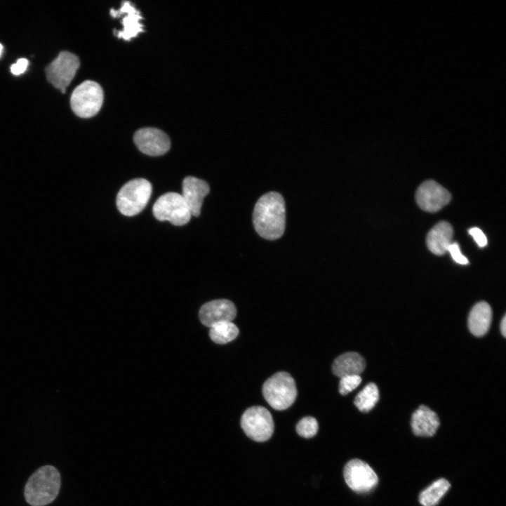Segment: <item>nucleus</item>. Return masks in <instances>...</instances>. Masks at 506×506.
Listing matches in <instances>:
<instances>
[{
    "label": "nucleus",
    "mask_w": 506,
    "mask_h": 506,
    "mask_svg": "<svg viewBox=\"0 0 506 506\" xmlns=\"http://www.w3.org/2000/svg\"><path fill=\"white\" fill-rule=\"evenodd\" d=\"M258 234L267 240H277L286 229V205L283 197L277 192L262 196L257 202L253 215Z\"/></svg>",
    "instance_id": "1"
},
{
    "label": "nucleus",
    "mask_w": 506,
    "mask_h": 506,
    "mask_svg": "<svg viewBox=\"0 0 506 506\" xmlns=\"http://www.w3.org/2000/svg\"><path fill=\"white\" fill-rule=\"evenodd\" d=\"M62 479L58 470L46 465L36 470L25 487L27 501L33 506H45L53 502L61 488Z\"/></svg>",
    "instance_id": "2"
},
{
    "label": "nucleus",
    "mask_w": 506,
    "mask_h": 506,
    "mask_svg": "<svg viewBox=\"0 0 506 506\" xmlns=\"http://www.w3.org/2000/svg\"><path fill=\"white\" fill-rule=\"evenodd\" d=\"M262 393L267 402L274 409L283 411L295 402L298 390L293 377L286 372L281 371L264 383Z\"/></svg>",
    "instance_id": "3"
},
{
    "label": "nucleus",
    "mask_w": 506,
    "mask_h": 506,
    "mask_svg": "<svg viewBox=\"0 0 506 506\" xmlns=\"http://www.w3.org/2000/svg\"><path fill=\"white\" fill-rule=\"evenodd\" d=\"M152 194V185L145 179L128 182L117 196V207L125 216L133 217L140 213L148 204Z\"/></svg>",
    "instance_id": "4"
},
{
    "label": "nucleus",
    "mask_w": 506,
    "mask_h": 506,
    "mask_svg": "<svg viewBox=\"0 0 506 506\" xmlns=\"http://www.w3.org/2000/svg\"><path fill=\"white\" fill-rule=\"evenodd\" d=\"M103 102L104 91L102 87L94 81H87L74 91L71 106L76 115L89 119L99 113Z\"/></svg>",
    "instance_id": "5"
},
{
    "label": "nucleus",
    "mask_w": 506,
    "mask_h": 506,
    "mask_svg": "<svg viewBox=\"0 0 506 506\" xmlns=\"http://www.w3.org/2000/svg\"><path fill=\"white\" fill-rule=\"evenodd\" d=\"M153 213L158 220L168 221L175 226L186 225L192 216L182 196L175 192L161 196L155 203Z\"/></svg>",
    "instance_id": "6"
},
{
    "label": "nucleus",
    "mask_w": 506,
    "mask_h": 506,
    "mask_svg": "<svg viewBox=\"0 0 506 506\" xmlns=\"http://www.w3.org/2000/svg\"><path fill=\"white\" fill-rule=\"evenodd\" d=\"M241 424L246 434L259 442L270 439L274 430L272 414L267 408L260 406L248 408L242 415Z\"/></svg>",
    "instance_id": "7"
},
{
    "label": "nucleus",
    "mask_w": 506,
    "mask_h": 506,
    "mask_svg": "<svg viewBox=\"0 0 506 506\" xmlns=\"http://www.w3.org/2000/svg\"><path fill=\"white\" fill-rule=\"evenodd\" d=\"M80 67L79 58L69 52H62L58 58L47 67L46 72L49 82L62 93L74 80Z\"/></svg>",
    "instance_id": "8"
},
{
    "label": "nucleus",
    "mask_w": 506,
    "mask_h": 506,
    "mask_svg": "<svg viewBox=\"0 0 506 506\" xmlns=\"http://www.w3.org/2000/svg\"><path fill=\"white\" fill-rule=\"evenodd\" d=\"M344 477L348 486L357 493H366L373 490L378 483V477L366 462L353 459L344 468Z\"/></svg>",
    "instance_id": "9"
},
{
    "label": "nucleus",
    "mask_w": 506,
    "mask_h": 506,
    "mask_svg": "<svg viewBox=\"0 0 506 506\" xmlns=\"http://www.w3.org/2000/svg\"><path fill=\"white\" fill-rule=\"evenodd\" d=\"M451 200L450 192L434 180L423 182L415 194L418 206L428 213L438 212L448 204Z\"/></svg>",
    "instance_id": "10"
},
{
    "label": "nucleus",
    "mask_w": 506,
    "mask_h": 506,
    "mask_svg": "<svg viewBox=\"0 0 506 506\" xmlns=\"http://www.w3.org/2000/svg\"><path fill=\"white\" fill-rule=\"evenodd\" d=\"M134 140L138 149L150 157L164 155L171 146L170 138L164 132L152 128L138 131L135 135Z\"/></svg>",
    "instance_id": "11"
},
{
    "label": "nucleus",
    "mask_w": 506,
    "mask_h": 506,
    "mask_svg": "<svg viewBox=\"0 0 506 506\" xmlns=\"http://www.w3.org/2000/svg\"><path fill=\"white\" fill-rule=\"evenodd\" d=\"M110 13L114 18L123 17V30L114 31V35L119 39L130 41L145 32L141 13L131 2H124L120 10H112Z\"/></svg>",
    "instance_id": "12"
},
{
    "label": "nucleus",
    "mask_w": 506,
    "mask_h": 506,
    "mask_svg": "<svg viewBox=\"0 0 506 506\" xmlns=\"http://www.w3.org/2000/svg\"><path fill=\"white\" fill-rule=\"evenodd\" d=\"M237 314L234 304L229 300L222 299L205 304L200 309L199 317L204 325L211 328L218 323L233 321Z\"/></svg>",
    "instance_id": "13"
},
{
    "label": "nucleus",
    "mask_w": 506,
    "mask_h": 506,
    "mask_svg": "<svg viewBox=\"0 0 506 506\" xmlns=\"http://www.w3.org/2000/svg\"><path fill=\"white\" fill-rule=\"evenodd\" d=\"M209 192L210 187L206 182L194 177H187L184 180L182 196L192 215H200L204 200Z\"/></svg>",
    "instance_id": "14"
},
{
    "label": "nucleus",
    "mask_w": 506,
    "mask_h": 506,
    "mask_svg": "<svg viewBox=\"0 0 506 506\" xmlns=\"http://www.w3.org/2000/svg\"><path fill=\"white\" fill-rule=\"evenodd\" d=\"M413 433L419 437H432L438 430L440 422L437 414L426 406L421 405L411 417Z\"/></svg>",
    "instance_id": "15"
},
{
    "label": "nucleus",
    "mask_w": 506,
    "mask_h": 506,
    "mask_svg": "<svg viewBox=\"0 0 506 506\" xmlns=\"http://www.w3.org/2000/svg\"><path fill=\"white\" fill-rule=\"evenodd\" d=\"M453 229L450 223L441 221L437 223L427 234L426 244L431 253L441 256L452 243Z\"/></svg>",
    "instance_id": "16"
},
{
    "label": "nucleus",
    "mask_w": 506,
    "mask_h": 506,
    "mask_svg": "<svg viewBox=\"0 0 506 506\" xmlns=\"http://www.w3.org/2000/svg\"><path fill=\"white\" fill-rule=\"evenodd\" d=\"M492 321V309L486 302L477 303L470 312L468 328L476 337L484 336L489 330Z\"/></svg>",
    "instance_id": "17"
},
{
    "label": "nucleus",
    "mask_w": 506,
    "mask_h": 506,
    "mask_svg": "<svg viewBox=\"0 0 506 506\" xmlns=\"http://www.w3.org/2000/svg\"><path fill=\"white\" fill-rule=\"evenodd\" d=\"M365 368L364 359L357 352L341 354L334 361L332 366L333 374L340 378L347 375H360Z\"/></svg>",
    "instance_id": "18"
},
{
    "label": "nucleus",
    "mask_w": 506,
    "mask_h": 506,
    "mask_svg": "<svg viewBox=\"0 0 506 506\" xmlns=\"http://www.w3.org/2000/svg\"><path fill=\"white\" fill-rule=\"evenodd\" d=\"M451 487L445 479H439L425 488L419 496V501L423 506H435Z\"/></svg>",
    "instance_id": "19"
},
{
    "label": "nucleus",
    "mask_w": 506,
    "mask_h": 506,
    "mask_svg": "<svg viewBox=\"0 0 506 506\" xmlns=\"http://www.w3.org/2000/svg\"><path fill=\"white\" fill-rule=\"evenodd\" d=\"M239 334V328L232 321L218 323L211 328L210 337L217 344H226Z\"/></svg>",
    "instance_id": "20"
},
{
    "label": "nucleus",
    "mask_w": 506,
    "mask_h": 506,
    "mask_svg": "<svg viewBox=\"0 0 506 506\" xmlns=\"http://www.w3.org/2000/svg\"><path fill=\"white\" fill-rule=\"evenodd\" d=\"M379 390L373 382L368 384L355 397L354 405L361 412L371 411L379 400Z\"/></svg>",
    "instance_id": "21"
},
{
    "label": "nucleus",
    "mask_w": 506,
    "mask_h": 506,
    "mask_svg": "<svg viewBox=\"0 0 506 506\" xmlns=\"http://www.w3.org/2000/svg\"><path fill=\"white\" fill-rule=\"evenodd\" d=\"M319 430L317 420L313 417H305L299 421L296 430L298 434L305 438L315 436Z\"/></svg>",
    "instance_id": "22"
},
{
    "label": "nucleus",
    "mask_w": 506,
    "mask_h": 506,
    "mask_svg": "<svg viewBox=\"0 0 506 506\" xmlns=\"http://www.w3.org/2000/svg\"><path fill=\"white\" fill-rule=\"evenodd\" d=\"M360 375H352L341 378L339 385V392L342 395H347L354 390L361 382Z\"/></svg>",
    "instance_id": "23"
},
{
    "label": "nucleus",
    "mask_w": 506,
    "mask_h": 506,
    "mask_svg": "<svg viewBox=\"0 0 506 506\" xmlns=\"http://www.w3.org/2000/svg\"><path fill=\"white\" fill-rule=\"evenodd\" d=\"M447 252H448L453 260L458 264L465 265L469 263L468 260L460 252L459 245L456 242H452L448 246Z\"/></svg>",
    "instance_id": "24"
},
{
    "label": "nucleus",
    "mask_w": 506,
    "mask_h": 506,
    "mask_svg": "<svg viewBox=\"0 0 506 506\" xmlns=\"http://www.w3.org/2000/svg\"><path fill=\"white\" fill-rule=\"evenodd\" d=\"M468 232L480 248H484L487 245V239L480 229L474 227Z\"/></svg>",
    "instance_id": "25"
},
{
    "label": "nucleus",
    "mask_w": 506,
    "mask_h": 506,
    "mask_svg": "<svg viewBox=\"0 0 506 506\" xmlns=\"http://www.w3.org/2000/svg\"><path fill=\"white\" fill-rule=\"evenodd\" d=\"M29 65V62L28 60L25 58L20 59L16 64L11 67V72L15 76H20L27 72Z\"/></svg>",
    "instance_id": "26"
},
{
    "label": "nucleus",
    "mask_w": 506,
    "mask_h": 506,
    "mask_svg": "<svg viewBox=\"0 0 506 506\" xmlns=\"http://www.w3.org/2000/svg\"><path fill=\"white\" fill-rule=\"evenodd\" d=\"M500 331L503 337L506 336V317L504 316L500 322Z\"/></svg>",
    "instance_id": "27"
},
{
    "label": "nucleus",
    "mask_w": 506,
    "mask_h": 506,
    "mask_svg": "<svg viewBox=\"0 0 506 506\" xmlns=\"http://www.w3.org/2000/svg\"><path fill=\"white\" fill-rule=\"evenodd\" d=\"M4 48L3 45L0 44V58H1V56H2V54L4 53Z\"/></svg>",
    "instance_id": "28"
}]
</instances>
